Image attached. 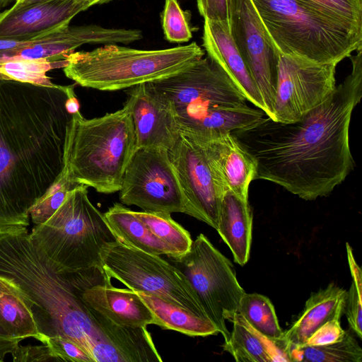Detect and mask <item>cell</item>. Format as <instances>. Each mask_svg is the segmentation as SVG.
Here are the masks:
<instances>
[{
    "mask_svg": "<svg viewBox=\"0 0 362 362\" xmlns=\"http://www.w3.org/2000/svg\"><path fill=\"white\" fill-rule=\"evenodd\" d=\"M281 54L338 64L362 48V30L307 0H252Z\"/></svg>",
    "mask_w": 362,
    "mask_h": 362,
    "instance_id": "cell-5",
    "label": "cell"
},
{
    "mask_svg": "<svg viewBox=\"0 0 362 362\" xmlns=\"http://www.w3.org/2000/svg\"><path fill=\"white\" fill-rule=\"evenodd\" d=\"M137 29L105 28L98 25L67 26L41 37L22 42L18 48L1 51L0 62L18 59L59 61L85 44L128 45L139 40Z\"/></svg>",
    "mask_w": 362,
    "mask_h": 362,
    "instance_id": "cell-15",
    "label": "cell"
},
{
    "mask_svg": "<svg viewBox=\"0 0 362 362\" xmlns=\"http://www.w3.org/2000/svg\"><path fill=\"white\" fill-rule=\"evenodd\" d=\"M132 115L138 148H160L169 151L181 133L169 100L158 91L152 82L129 89Z\"/></svg>",
    "mask_w": 362,
    "mask_h": 362,
    "instance_id": "cell-17",
    "label": "cell"
},
{
    "mask_svg": "<svg viewBox=\"0 0 362 362\" xmlns=\"http://www.w3.org/2000/svg\"><path fill=\"white\" fill-rule=\"evenodd\" d=\"M237 312L252 327L270 340L279 343L283 337L284 332L279 326L274 305L267 296L245 293Z\"/></svg>",
    "mask_w": 362,
    "mask_h": 362,
    "instance_id": "cell-28",
    "label": "cell"
},
{
    "mask_svg": "<svg viewBox=\"0 0 362 362\" xmlns=\"http://www.w3.org/2000/svg\"><path fill=\"white\" fill-rule=\"evenodd\" d=\"M76 186L63 170L58 180L31 208L30 216L33 223L37 225L48 220L61 206L68 192Z\"/></svg>",
    "mask_w": 362,
    "mask_h": 362,
    "instance_id": "cell-32",
    "label": "cell"
},
{
    "mask_svg": "<svg viewBox=\"0 0 362 362\" xmlns=\"http://www.w3.org/2000/svg\"><path fill=\"white\" fill-rule=\"evenodd\" d=\"M103 215L112 233L119 242L150 254L172 257L169 247L131 209L122 204L115 203Z\"/></svg>",
    "mask_w": 362,
    "mask_h": 362,
    "instance_id": "cell-25",
    "label": "cell"
},
{
    "mask_svg": "<svg viewBox=\"0 0 362 362\" xmlns=\"http://www.w3.org/2000/svg\"><path fill=\"white\" fill-rule=\"evenodd\" d=\"M47 344L59 361L94 362L93 359L74 341L55 337L47 339Z\"/></svg>",
    "mask_w": 362,
    "mask_h": 362,
    "instance_id": "cell-35",
    "label": "cell"
},
{
    "mask_svg": "<svg viewBox=\"0 0 362 362\" xmlns=\"http://www.w3.org/2000/svg\"><path fill=\"white\" fill-rule=\"evenodd\" d=\"M90 6L83 0H43L0 12V39L25 42L69 25Z\"/></svg>",
    "mask_w": 362,
    "mask_h": 362,
    "instance_id": "cell-16",
    "label": "cell"
},
{
    "mask_svg": "<svg viewBox=\"0 0 362 362\" xmlns=\"http://www.w3.org/2000/svg\"><path fill=\"white\" fill-rule=\"evenodd\" d=\"M351 71L319 105L288 123L264 115L232 134L257 163L256 179L307 200L325 197L353 170L351 115L362 97V48Z\"/></svg>",
    "mask_w": 362,
    "mask_h": 362,
    "instance_id": "cell-1",
    "label": "cell"
},
{
    "mask_svg": "<svg viewBox=\"0 0 362 362\" xmlns=\"http://www.w3.org/2000/svg\"><path fill=\"white\" fill-rule=\"evenodd\" d=\"M197 4L204 20L228 23L227 0H197Z\"/></svg>",
    "mask_w": 362,
    "mask_h": 362,
    "instance_id": "cell-38",
    "label": "cell"
},
{
    "mask_svg": "<svg viewBox=\"0 0 362 362\" xmlns=\"http://www.w3.org/2000/svg\"><path fill=\"white\" fill-rule=\"evenodd\" d=\"M69 88L0 81V227L28 226L64 170Z\"/></svg>",
    "mask_w": 362,
    "mask_h": 362,
    "instance_id": "cell-2",
    "label": "cell"
},
{
    "mask_svg": "<svg viewBox=\"0 0 362 362\" xmlns=\"http://www.w3.org/2000/svg\"><path fill=\"white\" fill-rule=\"evenodd\" d=\"M119 192L120 202L127 206L146 212L184 213L197 219L166 150L136 149Z\"/></svg>",
    "mask_w": 362,
    "mask_h": 362,
    "instance_id": "cell-10",
    "label": "cell"
},
{
    "mask_svg": "<svg viewBox=\"0 0 362 362\" xmlns=\"http://www.w3.org/2000/svg\"><path fill=\"white\" fill-rule=\"evenodd\" d=\"M200 143L222 189L249 200V187L256 179L257 163L237 138L228 132Z\"/></svg>",
    "mask_w": 362,
    "mask_h": 362,
    "instance_id": "cell-18",
    "label": "cell"
},
{
    "mask_svg": "<svg viewBox=\"0 0 362 362\" xmlns=\"http://www.w3.org/2000/svg\"><path fill=\"white\" fill-rule=\"evenodd\" d=\"M168 152L197 219L216 230L224 190L211 168L202 145L181 134Z\"/></svg>",
    "mask_w": 362,
    "mask_h": 362,
    "instance_id": "cell-14",
    "label": "cell"
},
{
    "mask_svg": "<svg viewBox=\"0 0 362 362\" xmlns=\"http://www.w3.org/2000/svg\"><path fill=\"white\" fill-rule=\"evenodd\" d=\"M33 337L45 344V339L19 291L0 276V362L13 354L26 338Z\"/></svg>",
    "mask_w": 362,
    "mask_h": 362,
    "instance_id": "cell-22",
    "label": "cell"
},
{
    "mask_svg": "<svg viewBox=\"0 0 362 362\" xmlns=\"http://www.w3.org/2000/svg\"><path fill=\"white\" fill-rule=\"evenodd\" d=\"M65 106L70 114L73 115L79 111V103L74 93V85L69 86Z\"/></svg>",
    "mask_w": 362,
    "mask_h": 362,
    "instance_id": "cell-39",
    "label": "cell"
},
{
    "mask_svg": "<svg viewBox=\"0 0 362 362\" xmlns=\"http://www.w3.org/2000/svg\"><path fill=\"white\" fill-rule=\"evenodd\" d=\"M340 20L362 30V0H307Z\"/></svg>",
    "mask_w": 362,
    "mask_h": 362,
    "instance_id": "cell-34",
    "label": "cell"
},
{
    "mask_svg": "<svg viewBox=\"0 0 362 362\" xmlns=\"http://www.w3.org/2000/svg\"><path fill=\"white\" fill-rule=\"evenodd\" d=\"M173 262L187 276L208 317L227 341L230 332L226 322H230L245 293L233 264L202 233L185 256Z\"/></svg>",
    "mask_w": 362,
    "mask_h": 362,
    "instance_id": "cell-9",
    "label": "cell"
},
{
    "mask_svg": "<svg viewBox=\"0 0 362 362\" xmlns=\"http://www.w3.org/2000/svg\"><path fill=\"white\" fill-rule=\"evenodd\" d=\"M346 332L341 326L340 320H332L317 329L304 344L320 346L335 343L343 339Z\"/></svg>",
    "mask_w": 362,
    "mask_h": 362,
    "instance_id": "cell-36",
    "label": "cell"
},
{
    "mask_svg": "<svg viewBox=\"0 0 362 362\" xmlns=\"http://www.w3.org/2000/svg\"><path fill=\"white\" fill-rule=\"evenodd\" d=\"M83 301L115 324L128 327L156 325V319L136 291L119 288L106 280L88 287L81 294Z\"/></svg>",
    "mask_w": 362,
    "mask_h": 362,
    "instance_id": "cell-20",
    "label": "cell"
},
{
    "mask_svg": "<svg viewBox=\"0 0 362 362\" xmlns=\"http://www.w3.org/2000/svg\"><path fill=\"white\" fill-rule=\"evenodd\" d=\"M202 40L207 56L223 69L247 101L265 114L264 103L247 65L233 41L229 23L204 20Z\"/></svg>",
    "mask_w": 362,
    "mask_h": 362,
    "instance_id": "cell-19",
    "label": "cell"
},
{
    "mask_svg": "<svg viewBox=\"0 0 362 362\" xmlns=\"http://www.w3.org/2000/svg\"><path fill=\"white\" fill-rule=\"evenodd\" d=\"M165 39L170 42H188L192 37L189 22L177 0H165L162 13Z\"/></svg>",
    "mask_w": 362,
    "mask_h": 362,
    "instance_id": "cell-33",
    "label": "cell"
},
{
    "mask_svg": "<svg viewBox=\"0 0 362 362\" xmlns=\"http://www.w3.org/2000/svg\"><path fill=\"white\" fill-rule=\"evenodd\" d=\"M204 55V50L195 42L156 50L109 44L68 54L63 70L67 78L81 86L114 91L169 77Z\"/></svg>",
    "mask_w": 362,
    "mask_h": 362,
    "instance_id": "cell-6",
    "label": "cell"
},
{
    "mask_svg": "<svg viewBox=\"0 0 362 362\" xmlns=\"http://www.w3.org/2000/svg\"><path fill=\"white\" fill-rule=\"evenodd\" d=\"M136 151V136L129 99L122 108L86 119L80 111L69 126L64 172L75 185L96 192H119L127 167Z\"/></svg>",
    "mask_w": 362,
    "mask_h": 362,
    "instance_id": "cell-4",
    "label": "cell"
},
{
    "mask_svg": "<svg viewBox=\"0 0 362 362\" xmlns=\"http://www.w3.org/2000/svg\"><path fill=\"white\" fill-rule=\"evenodd\" d=\"M152 83L170 103L179 129L208 109L247 105L245 96L223 69L209 56Z\"/></svg>",
    "mask_w": 362,
    "mask_h": 362,
    "instance_id": "cell-11",
    "label": "cell"
},
{
    "mask_svg": "<svg viewBox=\"0 0 362 362\" xmlns=\"http://www.w3.org/2000/svg\"><path fill=\"white\" fill-rule=\"evenodd\" d=\"M290 361L361 362L362 349L354 336L346 331L342 340L320 346L298 345L287 349Z\"/></svg>",
    "mask_w": 362,
    "mask_h": 362,
    "instance_id": "cell-27",
    "label": "cell"
},
{
    "mask_svg": "<svg viewBox=\"0 0 362 362\" xmlns=\"http://www.w3.org/2000/svg\"><path fill=\"white\" fill-rule=\"evenodd\" d=\"M229 30L272 117L280 53L252 0H227Z\"/></svg>",
    "mask_w": 362,
    "mask_h": 362,
    "instance_id": "cell-13",
    "label": "cell"
},
{
    "mask_svg": "<svg viewBox=\"0 0 362 362\" xmlns=\"http://www.w3.org/2000/svg\"><path fill=\"white\" fill-rule=\"evenodd\" d=\"M83 1H86L90 5V6H94L96 4H103L110 1L112 0H83Z\"/></svg>",
    "mask_w": 362,
    "mask_h": 362,
    "instance_id": "cell-41",
    "label": "cell"
},
{
    "mask_svg": "<svg viewBox=\"0 0 362 362\" xmlns=\"http://www.w3.org/2000/svg\"><path fill=\"white\" fill-rule=\"evenodd\" d=\"M133 212L156 237L169 247L173 259L182 257L190 250L193 240L189 233L175 221L170 214Z\"/></svg>",
    "mask_w": 362,
    "mask_h": 362,
    "instance_id": "cell-29",
    "label": "cell"
},
{
    "mask_svg": "<svg viewBox=\"0 0 362 362\" xmlns=\"http://www.w3.org/2000/svg\"><path fill=\"white\" fill-rule=\"evenodd\" d=\"M11 354L14 362L59 361L47 344L42 346L19 345Z\"/></svg>",
    "mask_w": 362,
    "mask_h": 362,
    "instance_id": "cell-37",
    "label": "cell"
},
{
    "mask_svg": "<svg viewBox=\"0 0 362 362\" xmlns=\"http://www.w3.org/2000/svg\"><path fill=\"white\" fill-rule=\"evenodd\" d=\"M43 0H16L15 6H23Z\"/></svg>",
    "mask_w": 362,
    "mask_h": 362,
    "instance_id": "cell-40",
    "label": "cell"
},
{
    "mask_svg": "<svg viewBox=\"0 0 362 362\" xmlns=\"http://www.w3.org/2000/svg\"><path fill=\"white\" fill-rule=\"evenodd\" d=\"M346 297L347 291L333 283L312 293L302 313L279 341L282 349L287 354L288 346L305 344L326 322L340 320L344 313Z\"/></svg>",
    "mask_w": 362,
    "mask_h": 362,
    "instance_id": "cell-21",
    "label": "cell"
},
{
    "mask_svg": "<svg viewBox=\"0 0 362 362\" xmlns=\"http://www.w3.org/2000/svg\"><path fill=\"white\" fill-rule=\"evenodd\" d=\"M337 65L280 54L271 119L293 122L322 103L335 89Z\"/></svg>",
    "mask_w": 362,
    "mask_h": 362,
    "instance_id": "cell-12",
    "label": "cell"
},
{
    "mask_svg": "<svg viewBox=\"0 0 362 362\" xmlns=\"http://www.w3.org/2000/svg\"><path fill=\"white\" fill-rule=\"evenodd\" d=\"M346 253L349 267L352 277V283L347 297L344 313L346 314L350 328L356 335L362 338V272L353 255L351 245L346 243Z\"/></svg>",
    "mask_w": 362,
    "mask_h": 362,
    "instance_id": "cell-31",
    "label": "cell"
},
{
    "mask_svg": "<svg viewBox=\"0 0 362 362\" xmlns=\"http://www.w3.org/2000/svg\"><path fill=\"white\" fill-rule=\"evenodd\" d=\"M67 60L18 59L0 62V81H13L36 86L53 87L47 72L64 68Z\"/></svg>",
    "mask_w": 362,
    "mask_h": 362,
    "instance_id": "cell-30",
    "label": "cell"
},
{
    "mask_svg": "<svg viewBox=\"0 0 362 362\" xmlns=\"http://www.w3.org/2000/svg\"><path fill=\"white\" fill-rule=\"evenodd\" d=\"M0 276L19 291L45 344L48 338L62 337L76 343L94 362L122 360L81 297L86 288L107 279L100 266L58 273L34 245L26 227H0Z\"/></svg>",
    "mask_w": 362,
    "mask_h": 362,
    "instance_id": "cell-3",
    "label": "cell"
},
{
    "mask_svg": "<svg viewBox=\"0 0 362 362\" xmlns=\"http://www.w3.org/2000/svg\"><path fill=\"white\" fill-rule=\"evenodd\" d=\"M87 187L77 185L69 190L54 214L30 233L58 273L100 266L102 247L117 240L103 214L90 202Z\"/></svg>",
    "mask_w": 362,
    "mask_h": 362,
    "instance_id": "cell-7",
    "label": "cell"
},
{
    "mask_svg": "<svg viewBox=\"0 0 362 362\" xmlns=\"http://www.w3.org/2000/svg\"><path fill=\"white\" fill-rule=\"evenodd\" d=\"M233 330L223 349L238 362L290 361L278 342L267 338L253 327L238 312L230 320Z\"/></svg>",
    "mask_w": 362,
    "mask_h": 362,
    "instance_id": "cell-24",
    "label": "cell"
},
{
    "mask_svg": "<svg viewBox=\"0 0 362 362\" xmlns=\"http://www.w3.org/2000/svg\"><path fill=\"white\" fill-rule=\"evenodd\" d=\"M163 329L177 331L190 337L214 335L218 331L208 318L199 317L153 294L136 291Z\"/></svg>",
    "mask_w": 362,
    "mask_h": 362,
    "instance_id": "cell-26",
    "label": "cell"
},
{
    "mask_svg": "<svg viewBox=\"0 0 362 362\" xmlns=\"http://www.w3.org/2000/svg\"><path fill=\"white\" fill-rule=\"evenodd\" d=\"M216 230L230 250L234 261L245 265L250 258L252 243V213L249 200L225 191Z\"/></svg>",
    "mask_w": 362,
    "mask_h": 362,
    "instance_id": "cell-23",
    "label": "cell"
},
{
    "mask_svg": "<svg viewBox=\"0 0 362 362\" xmlns=\"http://www.w3.org/2000/svg\"><path fill=\"white\" fill-rule=\"evenodd\" d=\"M13 0H0V11L11 4Z\"/></svg>",
    "mask_w": 362,
    "mask_h": 362,
    "instance_id": "cell-42",
    "label": "cell"
},
{
    "mask_svg": "<svg viewBox=\"0 0 362 362\" xmlns=\"http://www.w3.org/2000/svg\"><path fill=\"white\" fill-rule=\"evenodd\" d=\"M100 267L134 291L155 295L199 317L208 318L187 276L160 255L135 249L116 240L100 252Z\"/></svg>",
    "mask_w": 362,
    "mask_h": 362,
    "instance_id": "cell-8",
    "label": "cell"
}]
</instances>
